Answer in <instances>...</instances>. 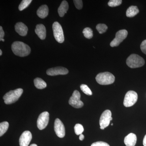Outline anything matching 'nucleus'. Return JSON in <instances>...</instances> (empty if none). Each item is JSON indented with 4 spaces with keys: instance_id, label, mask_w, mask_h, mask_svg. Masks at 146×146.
<instances>
[{
    "instance_id": "nucleus-1",
    "label": "nucleus",
    "mask_w": 146,
    "mask_h": 146,
    "mask_svg": "<svg viewBox=\"0 0 146 146\" xmlns=\"http://www.w3.org/2000/svg\"><path fill=\"white\" fill-rule=\"evenodd\" d=\"M11 49L14 54L21 57L29 55L31 51L30 47L28 45L19 41L13 42L11 45Z\"/></svg>"
},
{
    "instance_id": "nucleus-2",
    "label": "nucleus",
    "mask_w": 146,
    "mask_h": 146,
    "mask_svg": "<svg viewBox=\"0 0 146 146\" xmlns=\"http://www.w3.org/2000/svg\"><path fill=\"white\" fill-rule=\"evenodd\" d=\"M23 92V90L21 88L9 91L3 97L4 102L6 104H12L16 102L21 97Z\"/></svg>"
},
{
    "instance_id": "nucleus-3",
    "label": "nucleus",
    "mask_w": 146,
    "mask_h": 146,
    "mask_svg": "<svg viewBox=\"0 0 146 146\" xmlns=\"http://www.w3.org/2000/svg\"><path fill=\"white\" fill-rule=\"evenodd\" d=\"M126 63L127 66L131 68H140L145 64V60L140 56L133 54L127 58Z\"/></svg>"
},
{
    "instance_id": "nucleus-4",
    "label": "nucleus",
    "mask_w": 146,
    "mask_h": 146,
    "mask_svg": "<svg viewBox=\"0 0 146 146\" xmlns=\"http://www.w3.org/2000/svg\"><path fill=\"white\" fill-rule=\"evenodd\" d=\"M96 79L97 82L101 85H109L114 83L115 81V76L108 72L99 73Z\"/></svg>"
},
{
    "instance_id": "nucleus-5",
    "label": "nucleus",
    "mask_w": 146,
    "mask_h": 146,
    "mask_svg": "<svg viewBox=\"0 0 146 146\" xmlns=\"http://www.w3.org/2000/svg\"><path fill=\"white\" fill-rule=\"evenodd\" d=\"M53 31L54 36L56 41L59 43L64 42V36L62 27L57 22H55L53 24Z\"/></svg>"
},
{
    "instance_id": "nucleus-6",
    "label": "nucleus",
    "mask_w": 146,
    "mask_h": 146,
    "mask_svg": "<svg viewBox=\"0 0 146 146\" xmlns=\"http://www.w3.org/2000/svg\"><path fill=\"white\" fill-rule=\"evenodd\" d=\"M138 98V94L135 91H128L125 96L123 101L124 106L126 107L132 106L137 102Z\"/></svg>"
},
{
    "instance_id": "nucleus-7",
    "label": "nucleus",
    "mask_w": 146,
    "mask_h": 146,
    "mask_svg": "<svg viewBox=\"0 0 146 146\" xmlns=\"http://www.w3.org/2000/svg\"><path fill=\"white\" fill-rule=\"evenodd\" d=\"M112 120V113L110 110H106L102 113L100 119V129H104L107 127L110 123V121Z\"/></svg>"
},
{
    "instance_id": "nucleus-8",
    "label": "nucleus",
    "mask_w": 146,
    "mask_h": 146,
    "mask_svg": "<svg viewBox=\"0 0 146 146\" xmlns=\"http://www.w3.org/2000/svg\"><path fill=\"white\" fill-rule=\"evenodd\" d=\"M80 94L77 90H75L69 101V104L75 108H79L83 107V102L80 100Z\"/></svg>"
},
{
    "instance_id": "nucleus-9",
    "label": "nucleus",
    "mask_w": 146,
    "mask_h": 146,
    "mask_svg": "<svg viewBox=\"0 0 146 146\" xmlns=\"http://www.w3.org/2000/svg\"><path fill=\"white\" fill-rule=\"evenodd\" d=\"M128 32L125 29L121 30L116 33L115 39L111 42L110 46L117 47L126 38L127 36Z\"/></svg>"
},
{
    "instance_id": "nucleus-10",
    "label": "nucleus",
    "mask_w": 146,
    "mask_h": 146,
    "mask_svg": "<svg viewBox=\"0 0 146 146\" xmlns=\"http://www.w3.org/2000/svg\"><path fill=\"white\" fill-rule=\"evenodd\" d=\"M49 120V114L48 112H42L37 120V126L39 129L42 130L46 127Z\"/></svg>"
},
{
    "instance_id": "nucleus-11",
    "label": "nucleus",
    "mask_w": 146,
    "mask_h": 146,
    "mask_svg": "<svg viewBox=\"0 0 146 146\" xmlns=\"http://www.w3.org/2000/svg\"><path fill=\"white\" fill-rule=\"evenodd\" d=\"M54 130L56 134L58 137L63 138L65 136V130L63 123L59 119L55 120Z\"/></svg>"
},
{
    "instance_id": "nucleus-12",
    "label": "nucleus",
    "mask_w": 146,
    "mask_h": 146,
    "mask_svg": "<svg viewBox=\"0 0 146 146\" xmlns=\"http://www.w3.org/2000/svg\"><path fill=\"white\" fill-rule=\"evenodd\" d=\"M69 72V71L66 68L63 67H56L50 68L46 71L47 75L50 76H55L58 75H66Z\"/></svg>"
},
{
    "instance_id": "nucleus-13",
    "label": "nucleus",
    "mask_w": 146,
    "mask_h": 146,
    "mask_svg": "<svg viewBox=\"0 0 146 146\" xmlns=\"http://www.w3.org/2000/svg\"><path fill=\"white\" fill-rule=\"evenodd\" d=\"M32 136L31 132L29 131H26L21 134L19 139L20 146H28L32 140Z\"/></svg>"
},
{
    "instance_id": "nucleus-14",
    "label": "nucleus",
    "mask_w": 146,
    "mask_h": 146,
    "mask_svg": "<svg viewBox=\"0 0 146 146\" xmlns=\"http://www.w3.org/2000/svg\"><path fill=\"white\" fill-rule=\"evenodd\" d=\"M15 30L18 34L22 36H25L27 34L28 29L23 23L19 22L15 26Z\"/></svg>"
},
{
    "instance_id": "nucleus-15",
    "label": "nucleus",
    "mask_w": 146,
    "mask_h": 146,
    "mask_svg": "<svg viewBox=\"0 0 146 146\" xmlns=\"http://www.w3.org/2000/svg\"><path fill=\"white\" fill-rule=\"evenodd\" d=\"M35 32L40 39L44 40L46 38V29L44 26L42 24L36 25Z\"/></svg>"
},
{
    "instance_id": "nucleus-16",
    "label": "nucleus",
    "mask_w": 146,
    "mask_h": 146,
    "mask_svg": "<svg viewBox=\"0 0 146 146\" xmlns=\"http://www.w3.org/2000/svg\"><path fill=\"white\" fill-rule=\"evenodd\" d=\"M137 141L136 134L130 133L124 139V143L126 146H135Z\"/></svg>"
},
{
    "instance_id": "nucleus-17",
    "label": "nucleus",
    "mask_w": 146,
    "mask_h": 146,
    "mask_svg": "<svg viewBox=\"0 0 146 146\" xmlns=\"http://www.w3.org/2000/svg\"><path fill=\"white\" fill-rule=\"evenodd\" d=\"M48 7L47 5H44L39 7L36 11V13H37V16H39V18H44L48 16Z\"/></svg>"
},
{
    "instance_id": "nucleus-18",
    "label": "nucleus",
    "mask_w": 146,
    "mask_h": 146,
    "mask_svg": "<svg viewBox=\"0 0 146 146\" xmlns=\"http://www.w3.org/2000/svg\"><path fill=\"white\" fill-rule=\"evenodd\" d=\"M68 9H69V5L68 2L66 1H63L58 9V12L59 16L61 17L64 16L65 13H66L68 11Z\"/></svg>"
},
{
    "instance_id": "nucleus-19",
    "label": "nucleus",
    "mask_w": 146,
    "mask_h": 146,
    "mask_svg": "<svg viewBox=\"0 0 146 146\" xmlns=\"http://www.w3.org/2000/svg\"><path fill=\"white\" fill-rule=\"evenodd\" d=\"M139 12V10L138 7L136 6H131L127 10L126 16L129 18H132L135 16H136L137 14H138Z\"/></svg>"
},
{
    "instance_id": "nucleus-20",
    "label": "nucleus",
    "mask_w": 146,
    "mask_h": 146,
    "mask_svg": "<svg viewBox=\"0 0 146 146\" xmlns=\"http://www.w3.org/2000/svg\"><path fill=\"white\" fill-rule=\"evenodd\" d=\"M34 85L37 89H42L47 86V84L42 78H37L34 80Z\"/></svg>"
},
{
    "instance_id": "nucleus-21",
    "label": "nucleus",
    "mask_w": 146,
    "mask_h": 146,
    "mask_svg": "<svg viewBox=\"0 0 146 146\" xmlns=\"http://www.w3.org/2000/svg\"><path fill=\"white\" fill-rule=\"evenodd\" d=\"M9 124L7 121L3 122L0 123V136H2L8 130Z\"/></svg>"
},
{
    "instance_id": "nucleus-22",
    "label": "nucleus",
    "mask_w": 146,
    "mask_h": 146,
    "mask_svg": "<svg viewBox=\"0 0 146 146\" xmlns=\"http://www.w3.org/2000/svg\"><path fill=\"white\" fill-rule=\"evenodd\" d=\"M83 33L84 35L87 39H90L93 36V31L92 29L89 27L85 28L83 30Z\"/></svg>"
},
{
    "instance_id": "nucleus-23",
    "label": "nucleus",
    "mask_w": 146,
    "mask_h": 146,
    "mask_svg": "<svg viewBox=\"0 0 146 146\" xmlns=\"http://www.w3.org/2000/svg\"><path fill=\"white\" fill-rule=\"evenodd\" d=\"M32 1V0H23L19 6L18 9L20 11H23L27 8Z\"/></svg>"
},
{
    "instance_id": "nucleus-24",
    "label": "nucleus",
    "mask_w": 146,
    "mask_h": 146,
    "mask_svg": "<svg viewBox=\"0 0 146 146\" xmlns=\"http://www.w3.org/2000/svg\"><path fill=\"white\" fill-rule=\"evenodd\" d=\"M96 29L100 34H103L107 31L108 27L105 24H99L96 27Z\"/></svg>"
},
{
    "instance_id": "nucleus-25",
    "label": "nucleus",
    "mask_w": 146,
    "mask_h": 146,
    "mask_svg": "<svg viewBox=\"0 0 146 146\" xmlns=\"http://www.w3.org/2000/svg\"><path fill=\"white\" fill-rule=\"evenodd\" d=\"M80 87L82 91L84 94L88 95V96H91L92 95V91L87 85L86 84H82L80 85Z\"/></svg>"
},
{
    "instance_id": "nucleus-26",
    "label": "nucleus",
    "mask_w": 146,
    "mask_h": 146,
    "mask_svg": "<svg viewBox=\"0 0 146 146\" xmlns=\"http://www.w3.org/2000/svg\"><path fill=\"white\" fill-rule=\"evenodd\" d=\"M75 133L77 135H80L82 134L84 129L83 126L80 124H76L74 126Z\"/></svg>"
},
{
    "instance_id": "nucleus-27",
    "label": "nucleus",
    "mask_w": 146,
    "mask_h": 146,
    "mask_svg": "<svg viewBox=\"0 0 146 146\" xmlns=\"http://www.w3.org/2000/svg\"><path fill=\"white\" fill-rule=\"evenodd\" d=\"M121 0H110L108 3V5L110 7H115L121 4Z\"/></svg>"
},
{
    "instance_id": "nucleus-28",
    "label": "nucleus",
    "mask_w": 146,
    "mask_h": 146,
    "mask_svg": "<svg viewBox=\"0 0 146 146\" xmlns=\"http://www.w3.org/2000/svg\"><path fill=\"white\" fill-rule=\"evenodd\" d=\"M73 1L76 8L77 9H82L83 7V3L82 0H74Z\"/></svg>"
},
{
    "instance_id": "nucleus-29",
    "label": "nucleus",
    "mask_w": 146,
    "mask_h": 146,
    "mask_svg": "<svg viewBox=\"0 0 146 146\" xmlns=\"http://www.w3.org/2000/svg\"><path fill=\"white\" fill-rule=\"evenodd\" d=\"M91 146H110L109 144L102 141L95 142L91 145Z\"/></svg>"
},
{
    "instance_id": "nucleus-30",
    "label": "nucleus",
    "mask_w": 146,
    "mask_h": 146,
    "mask_svg": "<svg viewBox=\"0 0 146 146\" xmlns=\"http://www.w3.org/2000/svg\"><path fill=\"white\" fill-rule=\"evenodd\" d=\"M141 51L146 54V39L142 42L141 45Z\"/></svg>"
},
{
    "instance_id": "nucleus-31",
    "label": "nucleus",
    "mask_w": 146,
    "mask_h": 146,
    "mask_svg": "<svg viewBox=\"0 0 146 146\" xmlns=\"http://www.w3.org/2000/svg\"><path fill=\"white\" fill-rule=\"evenodd\" d=\"M5 35V33L3 30L2 27H0V41H2L4 39L3 37Z\"/></svg>"
},
{
    "instance_id": "nucleus-32",
    "label": "nucleus",
    "mask_w": 146,
    "mask_h": 146,
    "mask_svg": "<svg viewBox=\"0 0 146 146\" xmlns=\"http://www.w3.org/2000/svg\"><path fill=\"white\" fill-rule=\"evenodd\" d=\"M84 136L83 134H81L79 136V139L80 141H83L84 139Z\"/></svg>"
},
{
    "instance_id": "nucleus-33",
    "label": "nucleus",
    "mask_w": 146,
    "mask_h": 146,
    "mask_svg": "<svg viewBox=\"0 0 146 146\" xmlns=\"http://www.w3.org/2000/svg\"><path fill=\"white\" fill-rule=\"evenodd\" d=\"M143 144L144 146H146V134L144 137L143 141Z\"/></svg>"
},
{
    "instance_id": "nucleus-34",
    "label": "nucleus",
    "mask_w": 146,
    "mask_h": 146,
    "mask_svg": "<svg viewBox=\"0 0 146 146\" xmlns=\"http://www.w3.org/2000/svg\"><path fill=\"white\" fill-rule=\"evenodd\" d=\"M30 146H37V145H36L35 144H32V145H31Z\"/></svg>"
},
{
    "instance_id": "nucleus-35",
    "label": "nucleus",
    "mask_w": 146,
    "mask_h": 146,
    "mask_svg": "<svg viewBox=\"0 0 146 146\" xmlns=\"http://www.w3.org/2000/svg\"><path fill=\"white\" fill-rule=\"evenodd\" d=\"M2 54V51L1 50H0V55L1 56Z\"/></svg>"
},
{
    "instance_id": "nucleus-36",
    "label": "nucleus",
    "mask_w": 146,
    "mask_h": 146,
    "mask_svg": "<svg viewBox=\"0 0 146 146\" xmlns=\"http://www.w3.org/2000/svg\"><path fill=\"white\" fill-rule=\"evenodd\" d=\"M113 125V123H112V124H111V125Z\"/></svg>"
}]
</instances>
